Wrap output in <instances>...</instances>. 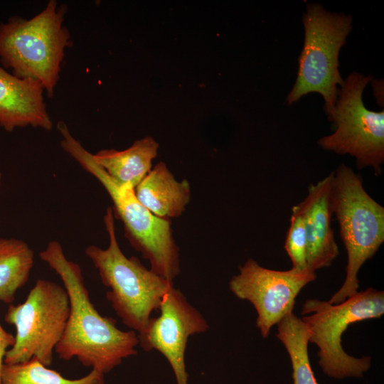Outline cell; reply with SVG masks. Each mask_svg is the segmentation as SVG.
I'll use <instances>...</instances> for the list:
<instances>
[{"instance_id": "1", "label": "cell", "mask_w": 384, "mask_h": 384, "mask_svg": "<svg viewBox=\"0 0 384 384\" xmlns=\"http://www.w3.org/2000/svg\"><path fill=\"white\" fill-rule=\"evenodd\" d=\"M39 257L60 277L69 298V316L55 349L58 358L65 361L76 358L82 366L105 375L124 358L136 355L139 345L136 331L119 329L114 319L97 311L81 267L66 257L61 244L50 241Z\"/></svg>"}, {"instance_id": "2", "label": "cell", "mask_w": 384, "mask_h": 384, "mask_svg": "<svg viewBox=\"0 0 384 384\" xmlns=\"http://www.w3.org/2000/svg\"><path fill=\"white\" fill-rule=\"evenodd\" d=\"M57 129L61 135L60 146L87 173L104 187L112 201L114 216L124 226V235L131 246L150 264V269L174 282L180 274V254L169 220L155 216L137 198L134 189L111 178L70 133L63 122Z\"/></svg>"}, {"instance_id": "3", "label": "cell", "mask_w": 384, "mask_h": 384, "mask_svg": "<svg viewBox=\"0 0 384 384\" xmlns=\"http://www.w3.org/2000/svg\"><path fill=\"white\" fill-rule=\"evenodd\" d=\"M66 6L50 0L30 19L13 16L0 24V61L20 78L39 82L52 97L65 49L72 44L63 26Z\"/></svg>"}, {"instance_id": "4", "label": "cell", "mask_w": 384, "mask_h": 384, "mask_svg": "<svg viewBox=\"0 0 384 384\" xmlns=\"http://www.w3.org/2000/svg\"><path fill=\"white\" fill-rule=\"evenodd\" d=\"M104 223L109 238L107 247L92 245L85 253L109 289L106 297L116 314L126 326L139 334L145 330L152 311L159 310L174 282L146 268L137 257H127L122 252L110 207L106 210Z\"/></svg>"}, {"instance_id": "5", "label": "cell", "mask_w": 384, "mask_h": 384, "mask_svg": "<svg viewBox=\"0 0 384 384\" xmlns=\"http://www.w3.org/2000/svg\"><path fill=\"white\" fill-rule=\"evenodd\" d=\"M333 173L330 206L348 257L345 280L328 301L337 304L358 292L361 267L384 242V208L366 192L361 176L351 168L341 164Z\"/></svg>"}, {"instance_id": "6", "label": "cell", "mask_w": 384, "mask_h": 384, "mask_svg": "<svg viewBox=\"0 0 384 384\" xmlns=\"http://www.w3.org/2000/svg\"><path fill=\"white\" fill-rule=\"evenodd\" d=\"M383 314L384 292L372 287L337 304L316 299L305 301L301 319L311 331L309 342L319 348V365L326 375L336 379L363 377L370 368V357L348 355L343 349L341 336L351 324Z\"/></svg>"}, {"instance_id": "7", "label": "cell", "mask_w": 384, "mask_h": 384, "mask_svg": "<svg viewBox=\"0 0 384 384\" xmlns=\"http://www.w3.org/2000/svg\"><path fill=\"white\" fill-rule=\"evenodd\" d=\"M304 43L299 57L295 83L287 95L289 105L302 97L320 94L329 117L343 82L338 71V55L352 29L350 15L331 13L317 3L307 4L303 15Z\"/></svg>"}, {"instance_id": "8", "label": "cell", "mask_w": 384, "mask_h": 384, "mask_svg": "<svg viewBox=\"0 0 384 384\" xmlns=\"http://www.w3.org/2000/svg\"><path fill=\"white\" fill-rule=\"evenodd\" d=\"M69 313V298L64 287L38 279L23 303L11 304L7 309L4 320L14 326L16 335L4 363L18 364L36 358L50 366Z\"/></svg>"}, {"instance_id": "9", "label": "cell", "mask_w": 384, "mask_h": 384, "mask_svg": "<svg viewBox=\"0 0 384 384\" xmlns=\"http://www.w3.org/2000/svg\"><path fill=\"white\" fill-rule=\"evenodd\" d=\"M373 80L352 72L339 87L337 100L329 120L335 132L318 141L324 149L356 159V167H371L375 175L380 174L384 162V112L368 110L363 92Z\"/></svg>"}, {"instance_id": "10", "label": "cell", "mask_w": 384, "mask_h": 384, "mask_svg": "<svg viewBox=\"0 0 384 384\" xmlns=\"http://www.w3.org/2000/svg\"><path fill=\"white\" fill-rule=\"evenodd\" d=\"M316 277L309 270H274L249 258L231 277L229 288L238 298L253 305L257 314L256 325L267 338L274 325L292 313L298 294Z\"/></svg>"}, {"instance_id": "11", "label": "cell", "mask_w": 384, "mask_h": 384, "mask_svg": "<svg viewBox=\"0 0 384 384\" xmlns=\"http://www.w3.org/2000/svg\"><path fill=\"white\" fill-rule=\"evenodd\" d=\"M157 317H151L145 330L137 334L146 352H160L170 364L177 384H188L185 352L188 338L208 330L201 314L174 286L164 296Z\"/></svg>"}, {"instance_id": "12", "label": "cell", "mask_w": 384, "mask_h": 384, "mask_svg": "<svg viewBox=\"0 0 384 384\" xmlns=\"http://www.w3.org/2000/svg\"><path fill=\"white\" fill-rule=\"evenodd\" d=\"M334 173L311 184L299 206L306 236V266L315 272L329 267L339 254L331 227L330 193Z\"/></svg>"}, {"instance_id": "13", "label": "cell", "mask_w": 384, "mask_h": 384, "mask_svg": "<svg viewBox=\"0 0 384 384\" xmlns=\"http://www.w3.org/2000/svg\"><path fill=\"white\" fill-rule=\"evenodd\" d=\"M44 91L39 82L18 78L0 66V127L6 132L28 126L51 130Z\"/></svg>"}, {"instance_id": "14", "label": "cell", "mask_w": 384, "mask_h": 384, "mask_svg": "<svg viewBox=\"0 0 384 384\" xmlns=\"http://www.w3.org/2000/svg\"><path fill=\"white\" fill-rule=\"evenodd\" d=\"M138 201L152 214L169 220L181 216L191 198L187 179L178 181L164 161L156 164L136 186Z\"/></svg>"}, {"instance_id": "15", "label": "cell", "mask_w": 384, "mask_h": 384, "mask_svg": "<svg viewBox=\"0 0 384 384\" xmlns=\"http://www.w3.org/2000/svg\"><path fill=\"white\" fill-rule=\"evenodd\" d=\"M159 148V143L147 136L124 150L102 149L92 154V157L114 181L134 189L152 169Z\"/></svg>"}, {"instance_id": "16", "label": "cell", "mask_w": 384, "mask_h": 384, "mask_svg": "<svg viewBox=\"0 0 384 384\" xmlns=\"http://www.w3.org/2000/svg\"><path fill=\"white\" fill-rule=\"evenodd\" d=\"M34 253L25 241L0 238V301L11 304L17 292L28 282Z\"/></svg>"}, {"instance_id": "17", "label": "cell", "mask_w": 384, "mask_h": 384, "mask_svg": "<svg viewBox=\"0 0 384 384\" xmlns=\"http://www.w3.org/2000/svg\"><path fill=\"white\" fill-rule=\"evenodd\" d=\"M277 325V337L287 349L292 363L293 384H319L309 361L311 331L307 326L293 313Z\"/></svg>"}, {"instance_id": "18", "label": "cell", "mask_w": 384, "mask_h": 384, "mask_svg": "<svg viewBox=\"0 0 384 384\" xmlns=\"http://www.w3.org/2000/svg\"><path fill=\"white\" fill-rule=\"evenodd\" d=\"M1 384H106L105 374L92 369L84 377L78 379L64 378L58 372L43 365L37 358L14 364H4Z\"/></svg>"}, {"instance_id": "19", "label": "cell", "mask_w": 384, "mask_h": 384, "mask_svg": "<svg viewBox=\"0 0 384 384\" xmlns=\"http://www.w3.org/2000/svg\"><path fill=\"white\" fill-rule=\"evenodd\" d=\"M284 249L292 262L293 269L308 270L306 266V236L302 212L293 206Z\"/></svg>"}, {"instance_id": "20", "label": "cell", "mask_w": 384, "mask_h": 384, "mask_svg": "<svg viewBox=\"0 0 384 384\" xmlns=\"http://www.w3.org/2000/svg\"><path fill=\"white\" fill-rule=\"evenodd\" d=\"M15 342V336L6 331L0 323V384H1V373L4 360L6 351L12 347Z\"/></svg>"}, {"instance_id": "21", "label": "cell", "mask_w": 384, "mask_h": 384, "mask_svg": "<svg viewBox=\"0 0 384 384\" xmlns=\"http://www.w3.org/2000/svg\"><path fill=\"white\" fill-rule=\"evenodd\" d=\"M374 95L378 102L380 105H383V80H375L372 82Z\"/></svg>"}, {"instance_id": "22", "label": "cell", "mask_w": 384, "mask_h": 384, "mask_svg": "<svg viewBox=\"0 0 384 384\" xmlns=\"http://www.w3.org/2000/svg\"><path fill=\"white\" fill-rule=\"evenodd\" d=\"M1 173L0 172V186H1Z\"/></svg>"}]
</instances>
